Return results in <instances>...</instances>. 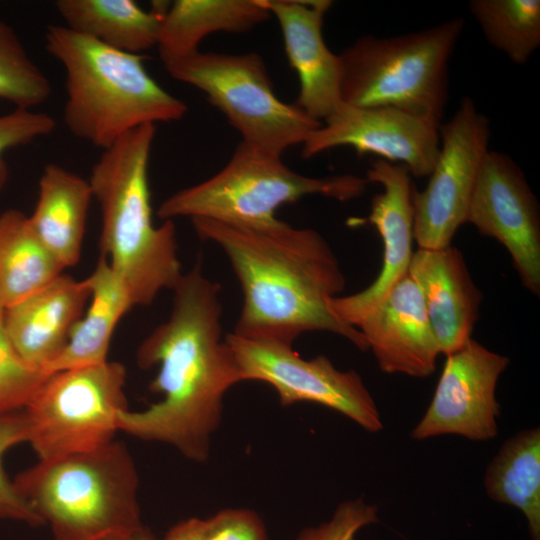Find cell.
Segmentation results:
<instances>
[{
  "label": "cell",
  "instance_id": "obj_25",
  "mask_svg": "<svg viewBox=\"0 0 540 540\" xmlns=\"http://www.w3.org/2000/svg\"><path fill=\"white\" fill-rule=\"evenodd\" d=\"M484 485L494 501L520 510L532 540H540V430L506 440L487 467Z\"/></svg>",
  "mask_w": 540,
  "mask_h": 540
},
{
  "label": "cell",
  "instance_id": "obj_20",
  "mask_svg": "<svg viewBox=\"0 0 540 540\" xmlns=\"http://www.w3.org/2000/svg\"><path fill=\"white\" fill-rule=\"evenodd\" d=\"M92 198L88 180L55 163L44 167L29 220L37 237L63 269L79 260Z\"/></svg>",
  "mask_w": 540,
  "mask_h": 540
},
{
  "label": "cell",
  "instance_id": "obj_3",
  "mask_svg": "<svg viewBox=\"0 0 540 540\" xmlns=\"http://www.w3.org/2000/svg\"><path fill=\"white\" fill-rule=\"evenodd\" d=\"M156 127H138L104 149L88 180L102 219L101 256L133 306L149 305L182 276L173 220L152 221L148 167Z\"/></svg>",
  "mask_w": 540,
  "mask_h": 540
},
{
  "label": "cell",
  "instance_id": "obj_9",
  "mask_svg": "<svg viewBox=\"0 0 540 540\" xmlns=\"http://www.w3.org/2000/svg\"><path fill=\"white\" fill-rule=\"evenodd\" d=\"M126 367L115 361L47 376L22 410L27 440L39 460L87 452L114 440L118 415L129 409Z\"/></svg>",
  "mask_w": 540,
  "mask_h": 540
},
{
  "label": "cell",
  "instance_id": "obj_1",
  "mask_svg": "<svg viewBox=\"0 0 540 540\" xmlns=\"http://www.w3.org/2000/svg\"><path fill=\"white\" fill-rule=\"evenodd\" d=\"M172 290L168 319L137 351L140 368L159 367L150 388L163 397L144 410L120 412L118 430L169 444L201 463L221 423L224 396L242 380L222 335L220 284L203 274L198 261Z\"/></svg>",
  "mask_w": 540,
  "mask_h": 540
},
{
  "label": "cell",
  "instance_id": "obj_32",
  "mask_svg": "<svg viewBox=\"0 0 540 540\" xmlns=\"http://www.w3.org/2000/svg\"><path fill=\"white\" fill-rule=\"evenodd\" d=\"M206 540H268L263 521L252 510L229 508L204 519Z\"/></svg>",
  "mask_w": 540,
  "mask_h": 540
},
{
  "label": "cell",
  "instance_id": "obj_8",
  "mask_svg": "<svg viewBox=\"0 0 540 540\" xmlns=\"http://www.w3.org/2000/svg\"><path fill=\"white\" fill-rule=\"evenodd\" d=\"M162 63L172 78L201 90L241 134L242 142L258 150L281 156L322 125L275 95L257 53L197 51Z\"/></svg>",
  "mask_w": 540,
  "mask_h": 540
},
{
  "label": "cell",
  "instance_id": "obj_16",
  "mask_svg": "<svg viewBox=\"0 0 540 540\" xmlns=\"http://www.w3.org/2000/svg\"><path fill=\"white\" fill-rule=\"evenodd\" d=\"M282 32L284 48L299 79L296 105L323 122L342 105L341 63L326 45L322 27L330 0H266Z\"/></svg>",
  "mask_w": 540,
  "mask_h": 540
},
{
  "label": "cell",
  "instance_id": "obj_26",
  "mask_svg": "<svg viewBox=\"0 0 540 540\" xmlns=\"http://www.w3.org/2000/svg\"><path fill=\"white\" fill-rule=\"evenodd\" d=\"M471 15L495 49L525 64L540 46L539 0H471Z\"/></svg>",
  "mask_w": 540,
  "mask_h": 540
},
{
  "label": "cell",
  "instance_id": "obj_10",
  "mask_svg": "<svg viewBox=\"0 0 540 540\" xmlns=\"http://www.w3.org/2000/svg\"><path fill=\"white\" fill-rule=\"evenodd\" d=\"M241 380L270 385L282 406L313 402L348 417L368 432L383 428L380 412L361 376L341 371L324 355L304 359L281 342L228 333Z\"/></svg>",
  "mask_w": 540,
  "mask_h": 540
},
{
  "label": "cell",
  "instance_id": "obj_27",
  "mask_svg": "<svg viewBox=\"0 0 540 540\" xmlns=\"http://www.w3.org/2000/svg\"><path fill=\"white\" fill-rule=\"evenodd\" d=\"M51 94L46 75L29 57L14 29L0 19V99L32 109Z\"/></svg>",
  "mask_w": 540,
  "mask_h": 540
},
{
  "label": "cell",
  "instance_id": "obj_12",
  "mask_svg": "<svg viewBox=\"0 0 540 540\" xmlns=\"http://www.w3.org/2000/svg\"><path fill=\"white\" fill-rule=\"evenodd\" d=\"M466 223L503 245L522 284L539 296V205L523 171L507 154L493 150L486 153Z\"/></svg>",
  "mask_w": 540,
  "mask_h": 540
},
{
  "label": "cell",
  "instance_id": "obj_6",
  "mask_svg": "<svg viewBox=\"0 0 540 540\" xmlns=\"http://www.w3.org/2000/svg\"><path fill=\"white\" fill-rule=\"evenodd\" d=\"M462 18L392 37L364 35L339 55L344 104L393 107L441 122L448 100L449 61Z\"/></svg>",
  "mask_w": 540,
  "mask_h": 540
},
{
  "label": "cell",
  "instance_id": "obj_13",
  "mask_svg": "<svg viewBox=\"0 0 540 540\" xmlns=\"http://www.w3.org/2000/svg\"><path fill=\"white\" fill-rule=\"evenodd\" d=\"M509 358L475 339L446 355L433 398L411 431L415 440L458 435L487 441L498 434L500 405L496 387Z\"/></svg>",
  "mask_w": 540,
  "mask_h": 540
},
{
  "label": "cell",
  "instance_id": "obj_33",
  "mask_svg": "<svg viewBox=\"0 0 540 540\" xmlns=\"http://www.w3.org/2000/svg\"><path fill=\"white\" fill-rule=\"evenodd\" d=\"M162 540H206L204 519L183 520L173 526Z\"/></svg>",
  "mask_w": 540,
  "mask_h": 540
},
{
  "label": "cell",
  "instance_id": "obj_28",
  "mask_svg": "<svg viewBox=\"0 0 540 540\" xmlns=\"http://www.w3.org/2000/svg\"><path fill=\"white\" fill-rule=\"evenodd\" d=\"M0 304V415L22 411L49 374L23 360L9 341Z\"/></svg>",
  "mask_w": 540,
  "mask_h": 540
},
{
  "label": "cell",
  "instance_id": "obj_34",
  "mask_svg": "<svg viewBox=\"0 0 540 540\" xmlns=\"http://www.w3.org/2000/svg\"><path fill=\"white\" fill-rule=\"evenodd\" d=\"M134 540H154V537L145 530L141 534H139Z\"/></svg>",
  "mask_w": 540,
  "mask_h": 540
},
{
  "label": "cell",
  "instance_id": "obj_24",
  "mask_svg": "<svg viewBox=\"0 0 540 540\" xmlns=\"http://www.w3.org/2000/svg\"><path fill=\"white\" fill-rule=\"evenodd\" d=\"M63 270L37 237L29 216L15 209L0 214V304L3 308L43 289Z\"/></svg>",
  "mask_w": 540,
  "mask_h": 540
},
{
  "label": "cell",
  "instance_id": "obj_18",
  "mask_svg": "<svg viewBox=\"0 0 540 540\" xmlns=\"http://www.w3.org/2000/svg\"><path fill=\"white\" fill-rule=\"evenodd\" d=\"M408 275L421 292L440 353L460 349L472 338L482 301L461 251L451 245L418 248Z\"/></svg>",
  "mask_w": 540,
  "mask_h": 540
},
{
  "label": "cell",
  "instance_id": "obj_23",
  "mask_svg": "<svg viewBox=\"0 0 540 540\" xmlns=\"http://www.w3.org/2000/svg\"><path fill=\"white\" fill-rule=\"evenodd\" d=\"M54 6L70 30L132 54L157 45L167 10L157 4L147 11L132 0H57Z\"/></svg>",
  "mask_w": 540,
  "mask_h": 540
},
{
  "label": "cell",
  "instance_id": "obj_35",
  "mask_svg": "<svg viewBox=\"0 0 540 540\" xmlns=\"http://www.w3.org/2000/svg\"><path fill=\"white\" fill-rule=\"evenodd\" d=\"M136 538V537H135ZM135 538L133 539H126V538H114V539H109V540H134Z\"/></svg>",
  "mask_w": 540,
  "mask_h": 540
},
{
  "label": "cell",
  "instance_id": "obj_17",
  "mask_svg": "<svg viewBox=\"0 0 540 540\" xmlns=\"http://www.w3.org/2000/svg\"><path fill=\"white\" fill-rule=\"evenodd\" d=\"M356 328L381 371L424 378L440 353L421 292L407 274Z\"/></svg>",
  "mask_w": 540,
  "mask_h": 540
},
{
  "label": "cell",
  "instance_id": "obj_2",
  "mask_svg": "<svg viewBox=\"0 0 540 540\" xmlns=\"http://www.w3.org/2000/svg\"><path fill=\"white\" fill-rule=\"evenodd\" d=\"M191 221L200 239L224 251L241 285L243 304L232 333L293 346L303 333L327 331L368 350L362 333L330 308L346 282L320 233L282 220L261 227Z\"/></svg>",
  "mask_w": 540,
  "mask_h": 540
},
{
  "label": "cell",
  "instance_id": "obj_5",
  "mask_svg": "<svg viewBox=\"0 0 540 540\" xmlns=\"http://www.w3.org/2000/svg\"><path fill=\"white\" fill-rule=\"evenodd\" d=\"M13 482L50 526L53 540L133 539L145 531L136 465L115 439L91 451L39 460Z\"/></svg>",
  "mask_w": 540,
  "mask_h": 540
},
{
  "label": "cell",
  "instance_id": "obj_4",
  "mask_svg": "<svg viewBox=\"0 0 540 540\" xmlns=\"http://www.w3.org/2000/svg\"><path fill=\"white\" fill-rule=\"evenodd\" d=\"M45 48L65 71L64 123L102 150L128 132L178 121L187 105L147 72L142 54L123 52L64 25H50Z\"/></svg>",
  "mask_w": 540,
  "mask_h": 540
},
{
  "label": "cell",
  "instance_id": "obj_19",
  "mask_svg": "<svg viewBox=\"0 0 540 540\" xmlns=\"http://www.w3.org/2000/svg\"><path fill=\"white\" fill-rule=\"evenodd\" d=\"M89 298L86 279L61 274L38 292L4 308L6 335L23 360L46 373L67 345Z\"/></svg>",
  "mask_w": 540,
  "mask_h": 540
},
{
  "label": "cell",
  "instance_id": "obj_22",
  "mask_svg": "<svg viewBox=\"0 0 540 540\" xmlns=\"http://www.w3.org/2000/svg\"><path fill=\"white\" fill-rule=\"evenodd\" d=\"M86 280L90 289L89 306L72 328L64 350L47 367V374L108 361L116 325L133 307L127 289L105 257L100 256Z\"/></svg>",
  "mask_w": 540,
  "mask_h": 540
},
{
  "label": "cell",
  "instance_id": "obj_14",
  "mask_svg": "<svg viewBox=\"0 0 540 540\" xmlns=\"http://www.w3.org/2000/svg\"><path fill=\"white\" fill-rule=\"evenodd\" d=\"M441 122L393 107L360 108L342 103L302 144L311 158L340 146L405 165L415 177L429 176L440 149Z\"/></svg>",
  "mask_w": 540,
  "mask_h": 540
},
{
  "label": "cell",
  "instance_id": "obj_29",
  "mask_svg": "<svg viewBox=\"0 0 540 540\" xmlns=\"http://www.w3.org/2000/svg\"><path fill=\"white\" fill-rule=\"evenodd\" d=\"M26 440L27 425L23 411L0 415V519L40 526L44 525L42 520L19 494L2 464L4 454Z\"/></svg>",
  "mask_w": 540,
  "mask_h": 540
},
{
  "label": "cell",
  "instance_id": "obj_15",
  "mask_svg": "<svg viewBox=\"0 0 540 540\" xmlns=\"http://www.w3.org/2000/svg\"><path fill=\"white\" fill-rule=\"evenodd\" d=\"M408 168L377 158L367 170L368 183L383 190L373 196L367 222L374 225L383 244L381 270L364 290L331 299L332 311L356 328L361 319L379 304L389 291L408 274L413 255V186Z\"/></svg>",
  "mask_w": 540,
  "mask_h": 540
},
{
  "label": "cell",
  "instance_id": "obj_31",
  "mask_svg": "<svg viewBox=\"0 0 540 540\" xmlns=\"http://www.w3.org/2000/svg\"><path fill=\"white\" fill-rule=\"evenodd\" d=\"M55 127L56 121L50 114L32 109L16 108L8 114L0 115V187L7 175L3 154L11 148L53 133Z\"/></svg>",
  "mask_w": 540,
  "mask_h": 540
},
{
  "label": "cell",
  "instance_id": "obj_7",
  "mask_svg": "<svg viewBox=\"0 0 540 540\" xmlns=\"http://www.w3.org/2000/svg\"><path fill=\"white\" fill-rule=\"evenodd\" d=\"M368 184L351 174L309 177L290 169L281 159L242 141L228 163L215 175L181 189L159 206L160 219L177 217L261 227L279 221L276 211L309 195L338 201L360 197Z\"/></svg>",
  "mask_w": 540,
  "mask_h": 540
},
{
  "label": "cell",
  "instance_id": "obj_21",
  "mask_svg": "<svg viewBox=\"0 0 540 540\" xmlns=\"http://www.w3.org/2000/svg\"><path fill=\"white\" fill-rule=\"evenodd\" d=\"M270 16L266 0H176L160 25L161 61L199 51L200 42L214 32L243 33Z\"/></svg>",
  "mask_w": 540,
  "mask_h": 540
},
{
  "label": "cell",
  "instance_id": "obj_30",
  "mask_svg": "<svg viewBox=\"0 0 540 540\" xmlns=\"http://www.w3.org/2000/svg\"><path fill=\"white\" fill-rule=\"evenodd\" d=\"M378 520L377 506L361 498L348 500L337 506L328 521L304 529L293 540H355L361 529Z\"/></svg>",
  "mask_w": 540,
  "mask_h": 540
},
{
  "label": "cell",
  "instance_id": "obj_11",
  "mask_svg": "<svg viewBox=\"0 0 540 540\" xmlns=\"http://www.w3.org/2000/svg\"><path fill=\"white\" fill-rule=\"evenodd\" d=\"M440 149L422 191L413 190V235L419 248L451 245L466 223L482 161L489 151L490 123L470 97L445 124L440 125Z\"/></svg>",
  "mask_w": 540,
  "mask_h": 540
}]
</instances>
